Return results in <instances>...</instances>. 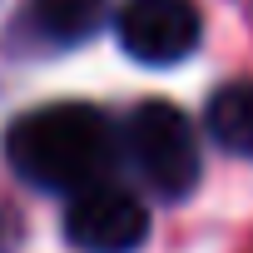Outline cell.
I'll use <instances>...</instances> for the list:
<instances>
[{"instance_id":"cell-1","label":"cell","mask_w":253,"mask_h":253,"mask_svg":"<svg viewBox=\"0 0 253 253\" xmlns=\"http://www.w3.org/2000/svg\"><path fill=\"white\" fill-rule=\"evenodd\" d=\"M5 159L20 174V184L70 199V194L114 174L119 129L109 124L104 109L80 104V99L40 104L5 129Z\"/></svg>"},{"instance_id":"cell-2","label":"cell","mask_w":253,"mask_h":253,"mask_svg":"<svg viewBox=\"0 0 253 253\" xmlns=\"http://www.w3.org/2000/svg\"><path fill=\"white\" fill-rule=\"evenodd\" d=\"M119 159L134 169V179L154 194V199H184L194 194L199 174H204V154H199V134L179 104L169 99H144L119 129Z\"/></svg>"},{"instance_id":"cell-3","label":"cell","mask_w":253,"mask_h":253,"mask_svg":"<svg viewBox=\"0 0 253 253\" xmlns=\"http://www.w3.org/2000/svg\"><path fill=\"white\" fill-rule=\"evenodd\" d=\"M65 238L80 253H134L149 238V209L134 189L99 179L65 204Z\"/></svg>"},{"instance_id":"cell-4","label":"cell","mask_w":253,"mask_h":253,"mask_svg":"<svg viewBox=\"0 0 253 253\" xmlns=\"http://www.w3.org/2000/svg\"><path fill=\"white\" fill-rule=\"evenodd\" d=\"M119 45L139 65H179L199 50L204 20L194 0H129L114 20Z\"/></svg>"},{"instance_id":"cell-5","label":"cell","mask_w":253,"mask_h":253,"mask_svg":"<svg viewBox=\"0 0 253 253\" xmlns=\"http://www.w3.org/2000/svg\"><path fill=\"white\" fill-rule=\"evenodd\" d=\"M104 25V0H30L25 35L45 50H75Z\"/></svg>"},{"instance_id":"cell-6","label":"cell","mask_w":253,"mask_h":253,"mask_svg":"<svg viewBox=\"0 0 253 253\" xmlns=\"http://www.w3.org/2000/svg\"><path fill=\"white\" fill-rule=\"evenodd\" d=\"M204 129L223 154L253 159V80H228L209 94Z\"/></svg>"},{"instance_id":"cell-7","label":"cell","mask_w":253,"mask_h":253,"mask_svg":"<svg viewBox=\"0 0 253 253\" xmlns=\"http://www.w3.org/2000/svg\"><path fill=\"white\" fill-rule=\"evenodd\" d=\"M10 243V218H5V209H0V248Z\"/></svg>"}]
</instances>
